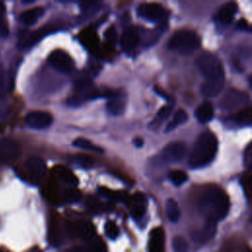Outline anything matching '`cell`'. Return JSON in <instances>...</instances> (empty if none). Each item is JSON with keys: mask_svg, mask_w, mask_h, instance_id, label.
<instances>
[{"mask_svg": "<svg viewBox=\"0 0 252 252\" xmlns=\"http://www.w3.org/2000/svg\"><path fill=\"white\" fill-rule=\"evenodd\" d=\"M233 119L239 125H242V126H249V125H251V110H250V106L244 107V109H242L236 115H234Z\"/></svg>", "mask_w": 252, "mask_h": 252, "instance_id": "31", "label": "cell"}, {"mask_svg": "<svg viewBox=\"0 0 252 252\" xmlns=\"http://www.w3.org/2000/svg\"><path fill=\"white\" fill-rule=\"evenodd\" d=\"M70 232L74 234L75 236H78L83 239H90L94 235V227L89 221L85 220H79L74 223L69 224L68 226Z\"/></svg>", "mask_w": 252, "mask_h": 252, "instance_id": "14", "label": "cell"}, {"mask_svg": "<svg viewBox=\"0 0 252 252\" xmlns=\"http://www.w3.org/2000/svg\"><path fill=\"white\" fill-rule=\"evenodd\" d=\"M237 28L239 30H242V31H250V27H249V24L247 23V21L245 19H240L237 23Z\"/></svg>", "mask_w": 252, "mask_h": 252, "instance_id": "42", "label": "cell"}, {"mask_svg": "<svg viewBox=\"0 0 252 252\" xmlns=\"http://www.w3.org/2000/svg\"><path fill=\"white\" fill-rule=\"evenodd\" d=\"M8 89L7 75L2 65H0V97H3Z\"/></svg>", "mask_w": 252, "mask_h": 252, "instance_id": "36", "label": "cell"}, {"mask_svg": "<svg viewBox=\"0 0 252 252\" xmlns=\"http://www.w3.org/2000/svg\"><path fill=\"white\" fill-rule=\"evenodd\" d=\"M26 123L34 129H44L49 127L53 122V117L46 111H31L26 115Z\"/></svg>", "mask_w": 252, "mask_h": 252, "instance_id": "11", "label": "cell"}, {"mask_svg": "<svg viewBox=\"0 0 252 252\" xmlns=\"http://www.w3.org/2000/svg\"><path fill=\"white\" fill-rule=\"evenodd\" d=\"M104 231H105L106 236L110 239H115L119 234V229H118L117 225L115 224V222L112 220H108L105 222Z\"/></svg>", "mask_w": 252, "mask_h": 252, "instance_id": "35", "label": "cell"}, {"mask_svg": "<svg viewBox=\"0 0 252 252\" xmlns=\"http://www.w3.org/2000/svg\"><path fill=\"white\" fill-rule=\"evenodd\" d=\"M21 153L19 144L10 138L0 140V162L11 163L15 161Z\"/></svg>", "mask_w": 252, "mask_h": 252, "instance_id": "10", "label": "cell"}, {"mask_svg": "<svg viewBox=\"0 0 252 252\" xmlns=\"http://www.w3.org/2000/svg\"><path fill=\"white\" fill-rule=\"evenodd\" d=\"M172 248L174 252H188V243L183 237L176 236L172 240Z\"/></svg>", "mask_w": 252, "mask_h": 252, "instance_id": "34", "label": "cell"}, {"mask_svg": "<svg viewBox=\"0 0 252 252\" xmlns=\"http://www.w3.org/2000/svg\"><path fill=\"white\" fill-rule=\"evenodd\" d=\"M164 250V232L161 227H156L152 230L149 239V252H163Z\"/></svg>", "mask_w": 252, "mask_h": 252, "instance_id": "16", "label": "cell"}, {"mask_svg": "<svg viewBox=\"0 0 252 252\" xmlns=\"http://www.w3.org/2000/svg\"><path fill=\"white\" fill-rule=\"evenodd\" d=\"M146 213V198L144 194L137 193L134 196V205L131 209V215L135 220L143 218Z\"/></svg>", "mask_w": 252, "mask_h": 252, "instance_id": "23", "label": "cell"}, {"mask_svg": "<svg viewBox=\"0 0 252 252\" xmlns=\"http://www.w3.org/2000/svg\"><path fill=\"white\" fill-rule=\"evenodd\" d=\"M188 120V114L183 109H178L173 116V119L167 124L165 128V132H170L173 129H175L178 125L185 123Z\"/></svg>", "mask_w": 252, "mask_h": 252, "instance_id": "27", "label": "cell"}, {"mask_svg": "<svg viewBox=\"0 0 252 252\" xmlns=\"http://www.w3.org/2000/svg\"><path fill=\"white\" fill-rule=\"evenodd\" d=\"M229 198L219 186L211 185L200 195L198 208L206 220L217 222L224 219L229 211Z\"/></svg>", "mask_w": 252, "mask_h": 252, "instance_id": "1", "label": "cell"}, {"mask_svg": "<svg viewBox=\"0 0 252 252\" xmlns=\"http://www.w3.org/2000/svg\"><path fill=\"white\" fill-rule=\"evenodd\" d=\"M137 11L142 19L152 23H162L167 17L165 9L158 3L140 4Z\"/></svg>", "mask_w": 252, "mask_h": 252, "instance_id": "7", "label": "cell"}, {"mask_svg": "<svg viewBox=\"0 0 252 252\" xmlns=\"http://www.w3.org/2000/svg\"><path fill=\"white\" fill-rule=\"evenodd\" d=\"M168 178H169V180L172 182L173 185H175V186H181L182 184H184V183L187 181L188 176H187L186 172H184L183 170L174 169V170L169 171V173H168Z\"/></svg>", "mask_w": 252, "mask_h": 252, "instance_id": "30", "label": "cell"}, {"mask_svg": "<svg viewBox=\"0 0 252 252\" xmlns=\"http://www.w3.org/2000/svg\"><path fill=\"white\" fill-rule=\"evenodd\" d=\"M9 33L8 23L6 19V7L4 3H0V37H6Z\"/></svg>", "mask_w": 252, "mask_h": 252, "instance_id": "32", "label": "cell"}, {"mask_svg": "<svg viewBox=\"0 0 252 252\" xmlns=\"http://www.w3.org/2000/svg\"><path fill=\"white\" fill-rule=\"evenodd\" d=\"M248 252H250V251H249V250H248Z\"/></svg>", "mask_w": 252, "mask_h": 252, "instance_id": "46", "label": "cell"}, {"mask_svg": "<svg viewBox=\"0 0 252 252\" xmlns=\"http://www.w3.org/2000/svg\"><path fill=\"white\" fill-rule=\"evenodd\" d=\"M80 192L75 187H69L62 193V200L66 203H74L80 199Z\"/></svg>", "mask_w": 252, "mask_h": 252, "instance_id": "33", "label": "cell"}, {"mask_svg": "<svg viewBox=\"0 0 252 252\" xmlns=\"http://www.w3.org/2000/svg\"><path fill=\"white\" fill-rule=\"evenodd\" d=\"M62 238V230H61V226L58 222V220L53 218L50 221V225H49V240L52 244L57 245L58 243H60Z\"/></svg>", "mask_w": 252, "mask_h": 252, "instance_id": "26", "label": "cell"}, {"mask_svg": "<svg viewBox=\"0 0 252 252\" xmlns=\"http://www.w3.org/2000/svg\"><path fill=\"white\" fill-rule=\"evenodd\" d=\"M251 155H252V150H251V144H249L245 150L244 153V162L247 167H250L251 164Z\"/></svg>", "mask_w": 252, "mask_h": 252, "instance_id": "40", "label": "cell"}, {"mask_svg": "<svg viewBox=\"0 0 252 252\" xmlns=\"http://www.w3.org/2000/svg\"><path fill=\"white\" fill-rule=\"evenodd\" d=\"M99 95H101V94L95 89L91 80L81 79L74 85V93L69 99V103L71 105H80L84 101L94 99Z\"/></svg>", "mask_w": 252, "mask_h": 252, "instance_id": "5", "label": "cell"}, {"mask_svg": "<svg viewBox=\"0 0 252 252\" xmlns=\"http://www.w3.org/2000/svg\"><path fill=\"white\" fill-rule=\"evenodd\" d=\"M171 110H172V105L171 104H167V105L161 107L159 109V111L157 113L153 122L149 125V127H151V128L158 127V125H159L164 119H166L170 115Z\"/></svg>", "mask_w": 252, "mask_h": 252, "instance_id": "29", "label": "cell"}, {"mask_svg": "<svg viewBox=\"0 0 252 252\" xmlns=\"http://www.w3.org/2000/svg\"><path fill=\"white\" fill-rule=\"evenodd\" d=\"M50 65L61 73L68 74L74 69V61L71 56L62 49H55L48 56Z\"/></svg>", "mask_w": 252, "mask_h": 252, "instance_id": "8", "label": "cell"}, {"mask_svg": "<svg viewBox=\"0 0 252 252\" xmlns=\"http://www.w3.org/2000/svg\"><path fill=\"white\" fill-rule=\"evenodd\" d=\"M90 251L91 252H105V245L102 241H100L99 239L97 240H94L91 242L90 244Z\"/></svg>", "mask_w": 252, "mask_h": 252, "instance_id": "38", "label": "cell"}, {"mask_svg": "<svg viewBox=\"0 0 252 252\" xmlns=\"http://www.w3.org/2000/svg\"><path fill=\"white\" fill-rule=\"evenodd\" d=\"M105 37L107 39V41L110 43V44H114L116 42V39H117V33H116V31L114 29V27H110L106 32H105Z\"/></svg>", "mask_w": 252, "mask_h": 252, "instance_id": "39", "label": "cell"}, {"mask_svg": "<svg viewBox=\"0 0 252 252\" xmlns=\"http://www.w3.org/2000/svg\"><path fill=\"white\" fill-rule=\"evenodd\" d=\"M0 252H3V251H1V250H0Z\"/></svg>", "mask_w": 252, "mask_h": 252, "instance_id": "45", "label": "cell"}, {"mask_svg": "<svg viewBox=\"0 0 252 252\" xmlns=\"http://www.w3.org/2000/svg\"><path fill=\"white\" fill-rule=\"evenodd\" d=\"M216 230H217V222L206 220L204 226L200 230L196 231L193 237L196 241L204 243L209 241L215 236Z\"/></svg>", "mask_w": 252, "mask_h": 252, "instance_id": "19", "label": "cell"}, {"mask_svg": "<svg viewBox=\"0 0 252 252\" xmlns=\"http://www.w3.org/2000/svg\"><path fill=\"white\" fill-rule=\"evenodd\" d=\"M125 106H126V103H125L123 94H119V93H117L115 95H113L108 99L105 107L109 114L117 116V115H121L124 112Z\"/></svg>", "mask_w": 252, "mask_h": 252, "instance_id": "18", "label": "cell"}, {"mask_svg": "<svg viewBox=\"0 0 252 252\" xmlns=\"http://www.w3.org/2000/svg\"><path fill=\"white\" fill-rule=\"evenodd\" d=\"M236 12L237 4L235 2H227L219 9L217 13V19L222 24H229L233 20Z\"/></svg>", "mask_w": 252, "mask_h": 252, "instance_id": "17", "label": "cell"}, {"mask_svg": "<svg viewBox=\"0 0 252 252\" xmlns=\"http://www.w3.org/2000/svg\"><path fill=\"white\" fill-rule=\"evenodd\" d=\"M44 13V9L42 7H35L29 9L21 14V22L25 25H32L34 24Z\"/></svg>", "mask_w": 252, "mask_h": 252, "instance_id": "24", "label": "cell"}, {"mask_svg": "<svg viewBox=\"0 0 252 252\" xmlns=\"http://www.w3.org/2000/svg\"><path fill=\"white\" fill-rule=\"evenodd\" d=\"M53 31H54V29H52L50 27L40 28V29H38V30H36V31L27 34L25 37H23L19 45L21 46V48L30 47V46L35 44L36 42H38L42 37H44L46 34L50 33Z\"/></svg>", "mask_w": 252, "mask_h": 252, "instance_id": "15", "label": "cell"}, {"mask_svg": "<svg viewBox=\"0 0 252 252\" xmlns=\"http://www.w3.org/2000/svg\"><path fill=\"white\" fill-rule=\"evenodd\" d=\"M249 103V95L239 90L230 89L220 98L219 106L223 111H232L245 107Z\"/></svg>", "mask_w": 252, "mask_h": 252, "instance_id": "6", "label": "cell"}, {"mask_svg": "<svg viewBox=\"0 0 252 252\" xmlns=\"http://www.w3.org/2000/svg\"><path fill=\"white\" fill-rule=\"evenodd\" d=\"M55 173L59 180L67 184L69 187H76L78 185V178L69 168L64 166H57L55 168Z\"/></svg>", "mask_w": 252, "mask_h": 252, "instance_id": "22", "label": "cell"}, {"mask_svg": "<svg viewBox=\"0 0 252 252\" xmlns=\"http://www.w3.org/2000/svg\"><path fill=\"white\" fill-rule=\"evenodd\" d=\"M218 139L210 131L203 132L197 138L188 163L191 168H201L212 162L218 152Z\"/></svg>", "mask_w": 252, "mask_h": 252, "instance_id": "2", "label": "cell"}, {"mask_svg": "<svg viewBox=\"0 0 252 252\" xmlns=\"http://www.w3.org/2000/svg\"><path fill=\"white\" fill-rule=\"evenodd\" d=\"M224 81H205L201 87V93L207 97L217 96L222 90Z\"/></svg>", "mask_w": 252, "mask_h": 252, "instance_id": "21", "label": "cell"}, {"mask_svg": "<svg viewBox=\"0 0 252 252\" xmlns=\"http://www.w3.org/2000/svg\"><path fill=\"white\" fill-rule=\"evenodd\" d=\"M73 146H75L77 148H80V149L93 151V152H97V153H102L103 152V150L100 147L93 144L90 140H88L86 138H81V137L74 140Z\"/></svg>", "mask_w": 252, "mask_h": 252, "instance_id": "28", "label": "cell"}, {"mask_svg": "<svg viewBox=\"0 0 252 252\" xmlns=\"http://www.w3.org/2000/svg\"><path fill=\"white\" fill-rule=\"evenodd\" d=\"M95 35V34H94ZM94 34H89V32H86V35L83 37V39L86 41L87 45L88 46H94V42L97 43V38L96 39H94Z\"/></svg>", "mask_w": 252, "mask_h": 252, "instance_id": "41", "label": "cell"}, {"mask_svg": "<svg viewBox=\"0 0 252 252\" xmlns=\"http://www.w3.org/2000/svg\"><path fill=\"white\" fill-rule=\"evenodd\" d=\"M201 44L199 35L187 30L176 32L168 40L167 46L170 50H174L182 55H188L194 52Z\"/></svg>", "mask_w": 252, "mask_h": 252, "instance_id": "4", "label": "cell"}, {"mask_svg": "<svg viewBox=\"0 0 252 252\" xmlns=\"http://www.w3.org/2000/svg\"><path fill=\"white\" fill-rule=\"evenodd\" d=\"M75 158L78 163H80L82 166H85V167H92L94 164L93 158L86 155H77Z\"/></svg>", "mask_w": 252, "mask_h": 252, "instance_id": "37", "label": "cell"}, {"mask_svg": "<svg viewBox=\"0 0 252 252\" xmlns=\"http://www.w3.org/2000/svg\"><path fill=\"white\" fill-rule=\"evenodd\" d=\"M214 115V107L210 101L202 102L195 111V116L200 123H207L211 121Z\"/></svg>", "mask_w": 252, "mask_h": 252, "instance_id": "20", "label": "cell"}, {"mask_svg": "<svg viewBox=\"0 0 252 252\" xmlns=\"http://www.w3.org/2000/svg\"><path fill=\"white\" fill-rule=\"evenodd\" d=\"M133 144L137 147V148H142L144 145V140L140 137H136L135 139H133Z\"/></svg>", "mask_w": 252, "mask_h": 252, "instance_id": "43", "label": "cell"}, {"mask_svg": "<svg viewBox=\"0 0 252 252\" xmlns=\"http://www.w3.org/2000/svg\"><path fill=\"white\" fill-rule=\"evenodd\" d=\"M187 152L186 145L182 142H171L162 150V158L169 162H177L183 159Z\"/></svg>", "mask_w": 252, "mask_h": 252, "instance_id": "12", "label": "cell"}, {"mask_svg": "<svg viewBox=\"0 0 252 252\" xmlns=\"http://www.w3.org/2000/svg\"><path fill=\"white\" fill-rule=\"evenodd\" d=\"M165 213L167 219L171 222H176L180 217V210L175 200L169 198L165 202Z\"/></svg>", "mask_w": 252, "mask_h": 252, "instance_id": "25", "label": "cell"}, {"mask_svg": "<svg viewBox=\"0 0 252 252\" xmlns=\"http://www.w3.org/2000/svg\"><path fill=\"white\" fill-rule=\"evenodd\" d=\"M25 170L30 180L33 183H38L45 176L46 164L40 158L31 157L25 162Z\"/></svg>", "mask_w": 252, "mask_h": 252, "instance_id": "9", "label": "cell"}, {"mask_svg": "<svg viewBox=\"0 0 252 252\" xmlns=\"http://www.w3.org/2000/svg\"><path fill=\"white\" fill-rule=\"evenodd\" d=\"M205 81H224V70L220 60L211 52L201 53L195 60Z\"/></svg>", "mask_w": 252, "mask_h": 252, "instance_id": "3", "label": "cell"}, {"mask_svg": "<svg viewBox=\"0 0 252 252\" xmlns=\"http://www.w3.org/2000/svg\"><path fill=\"white\" fill-rule=\"evenodd\" d=\"M2 131H3V125L0 124V132H2Z\"/></svg>", "mask_w": 252, "mask_h": 252, "instance_id": "44", "label": "cell"}, {"mask_svg": "<svg viewBox=\"0 0 252 252\" xmlns=\"http://www.w3.org/2000/svg\"><path fill=\"white\" fill-rule=\"evenodd\" d=\"M139 42H140V34L138 30L134 27H130L126 29L120 39V44L123 51L128 54H131L135 51Z\"/></svg>", "mask_w": 252, "mask_h": 252, "instance_id": "13", "label": "cell"}]
</instances>
